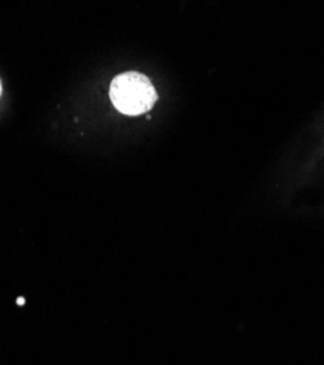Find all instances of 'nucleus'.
I'll use <instances>...</instances> for the list:
<instances>
[{"label":"nucleus","mask_w":324,"mask_h":365,"mask_svg":"<svg viewBox=\"0 0 324 365\" xmlns=\"http://www.w3.org/2000/svg\"><path fill=\"white\" fill-rule=\"evenodd\" d=\"M23 302H25L23 298H19V299H18V304H23Z\"/></svg>","instance_id":"nucleus-2"},{"label":"nucleus","mask_w":324,"mask_h":365,"mask_svg":"<svg viewBox=\"0 0 324 365\" xmlns=\"http://www.w3.org/2000/svg\"><path fill=\"white\" fill-rule=\"evenodd\" d=\"M0 96H2V81H0Z\"/></svg>","instance_id":"nucleus-3"},{"label":"nucleus","mask_w":324,"mask_h":365,"mask_svg":"<svg viewBox=\"0 0 324 365\" xmlns=\"http://www.w3.org/2000/svg\"><path fill=\"white\" fill-rule=\"evenodd\" d=\"M110 98L115 110L126 115H139L154 107L158 96L148 76L139 72H126L113 79Z\"/></svg>","instance_id":"nucleus-1"}]
</instances>
